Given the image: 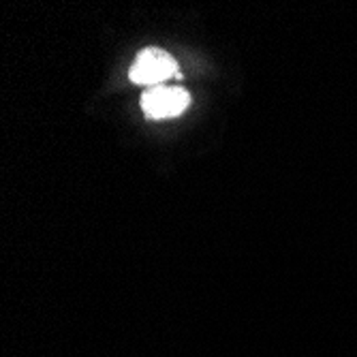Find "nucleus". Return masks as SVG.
Instances as JSON below:
<instances>
[{
  "mask_svg": "<svg viewBox=\"0 0 357 357\" xmlns=\"http://www.w3.org/2000/svg\"><path fill=\"white\" fill-rule=\"evenodd\" d=\"M133 84L139 86H158L169 77H178V62L172 54L163 50H144L128 71Z\"/></svg>",
  "mask_w": 357,
  "mask_h": 357,
  "instance_id": "1",
  "label": "nucleus"
},
{
  "mask_svg": "<svg viewBox=\"0 0 357 357\" xmlns=\"http://www.w3.org/2000/svg\"><path fill=\"white\" fill-rule=\"evenodd\" d=\"M190 103V96L182 88H165L156 86L142 96V107L148 118L163 120V118H176L180 116Z\"/></svg>",
  "mask_w": 357,
  "mask_h": 357,
  "instance_id": "2",
  "label": "nucleus"
}]
</instances>
